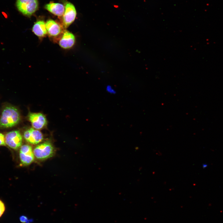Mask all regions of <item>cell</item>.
Segmentation results:
<instances>
[{"label":"cell","mask_w":223,"mask_h":223,"mask_svg":"<svg viewBox=\"0 0 223 223\" xmlns=\"http://www.w3.org/2000/svg\"><path fill=\"white\" fill-rule=\"evenodd\" d=\"M76 15V11L74 5L70 2H67L65 4V11L62 16L61 24L64 29L73 22Z\"/></svg>","instance_id":"5b68a950"},{"label":"cell","mask_w":223,"mask_h":223,"mask_svg":"<svg viewBox=\"0 0 223 223\" xmlns=\"http://www.w3.org/2000/svg\"><path fill=\"white\" fill-rule=\"evenodd\" d=\"M45 8L50 13L59 17L63 16L65 11V7L63 4L52 2L46 4Z\"/></svg>","instance_id":"8fae6325"},{"label":"cell","mask_w":223,"mask_h":223,"mask_svg":"<svg viewBox=\"0 0 223 223\" xmlns=\"http://www.w3.org/2000/svg\"><path fill=\"white\" fill-rule=\"evenodd\" d=\"M33 152L37 159L43 160L51 157L54 153V149L50 142L46 141L38 145L34 149Z\"/></svg>","instance_id":"3957f363"},{"label":"cell","mask_w":223,"mask_h":223,"mask_svg":"<svg viewBox=\"0 0 223 223\" xmlns=\"http://www.w3.org/2000/svg\"><path fill=\"white\" fill-rule=\"evenodd\" d=\"M34 33L40 38L46 36L47 34L46 26V23L43 20L37 21L34 24L32 28Z\"/></svg>","instance_id":"7c38bea8"},{"label":"cell","mask_w":223,"mask_h":223,"mask_svg":"<svg viewBox=\"0 0 223 223\" xmlns=\"http://www.w3.org/2000/svg\"><path fill=\"white\" fill-rule=\"evenodd\" d=\"M20 116L18 109L12 106H7L3 109L0 118V128L13 127L20 122Z\"/></svg>","instance_id":"6da1fadb"},{"label":"cell","mask_w":223,"mask_h":223,"mask_svg":"<svg viewBox=\"0 0 223 223\" xmlns=\"http://www.w3.org/2000/svg\"><path fill=\"white\" fill-rule=\"evenodd\" d=\"M23 137L25 140L32 144H38L43 139L42 133L38 130L31 128L25 130Z\"/></svg>","instance_id":"9c48e42d"},{"label":"cell","mask_w":223,"mask_h":223,"mask_svg":"<svg viewBox=\"0 0 223 223\" xmlns=\"http://www.w3.org/2000/svg\"><path fill=\"white\" fill-rule=\"evenodd\" d=\"M5 143L9 147L16 150L21 146L22 136L18 130H13L7 133L5 136Z\"/></svg>","instance_id":"8992f818"},{"label":"cell","mask_w":223,"mask_h":223,"mask_svg":"<svg viewBox=\"0 0 223 223\" xmlns=\"http://www.w3.org/2000/svg\"><path fill=\"white\" fill-rule=\"evenodd\" d=\"M19 156L21 164L27 166L32 163L34 159V155L31 146L24 145L20 147Z\"/></svg>","instance_id":"52a82bcc"},{"label":"cell","mask_w":223,"mask_h":223,"mask_svg":"<svg viewBox=\"0 0 223 223\" xmlns=\"http://www.w3.org/2000/svg\"><path fill=\"white\" fill-rule=\"evenodd\" d=\"M47 34L55 41L58 42L65 30L61 24L52 19L48 20L46 23Z\"/></svg>","instance_id":"277c9868"},{"label":"cell","mask_w":223,"mask_h":223,"mask_svg":"<svg viewBox=\"0 0 223 223\" xmlns=\"http://www.w3.org/2000/svg\"><path fill=\"white\" fill-rule=\"evenodd\" d=\"M58 42L59 46L62 48L69 49L75 44V36L72 33L65 29Z\"/></svg>","instance_id":"30bf717a"},{"label":"cell","mask_w":223,"mask_h":223,"mask_svg":"<svg viewBox=\"0 0 223 223\" xmlns=\"http://www.w3.org/2000/svg\"><path fill=\"white\" fill-rule=\"evenodd\" d=\"M106 90L107 92L111 94H114L116 93L115 90L109 85H107L106 87Z\"/></svg>","instance_id":"5bb4252c"},{"label":"cell","mask_w":223,"mask_h":223,"mask_svg":"<svg viewBox=\"0 0 223 223\" xmlns=\"http://www.w3.org/2000/svg\"><path fill=\"white\" fill-rule=\"evenodd\" d=\"M5 210V205L0 200V217L2 216Z\"/></svg>","instance_id":"9a60e30c"},{"label":"cell","mask_w":223,"mask_h":223,"mask_svg":"<svg viewBox=\"0 0 223 223\" xmlns=\"http://www.w3.org/2000/svg\"><path fill=\"white\" fill-rule=\"evenodd\" d=\"M28 118L34 129L40 130L45 126L47 123L45 116L41 113L29 112Z\"/></svg>","instance_id":"ba28073f"},{"label":"cell","mask_w":223,"mask_h":223,"mask_svg":"<svg viewBox=\"0 0 223 223\" xmlns=\"http://www.w3.org/2000/svg\"><path fill=\"white\" fill-rule=\"evenodd\" d=\"M6 145L5 136L3 134L0 133V146Z\"/></svg>","instance_id":"4fadbf2b"},{"label":"cell","mask_w":223,"mask_h":223,"mask_svg":"<svg viewBox=\"0 0 223 223\" xmlns=\"http://www.w3.org/2000/svg\"><path fill=\"white\" fill-rule=\"evenodd\" d=\"M15 6L18 10L23 15L29 17L37 10V0H16Z\"/></svg>","instance_id":"7a4b0ae2"},{"label":"cell","mask_w":223,"mask_h":223,"mask_svg":"<svg viewBox=\"0 0 223 223\" xmlns=\"http://www.w3.org/2000/svg\"><path fill=\"white\" fill-rule=\"evenodd\" d=\"M20 221L22 223H26L27 222L28 218L27 217L25 216H22L20 217Z\"/></svg>","instance_id":"2e32d148"}]
</instances>
